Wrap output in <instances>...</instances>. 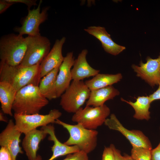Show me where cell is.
Masks as SVG:
<instances>
[{
  "instance_id": "obj_19",
  "label": "cell",
  "mask_w": 160,
  "mask_h": 160,
  "mask_svg": "<svg viewBox=\"0 0 160 160\" xmlns=\"http://www.w3.org/2000/svg\"><path fill=\"white\" fill-rule=\"evenodd\" d=\"M119 93V90L112 85L91 90L86 105L92 107L102 106L106 101L113 99Z\"/></svg>"
},
{
  "instance_id": "obj_9",
  "label": "cell",
  "mask_w": 160,
  "mask_h": 160,
  "mask_svg": "<svg viewBox=\"0 0 160 160\" xmlns=\"http://www.w3.org/2000/svg\"><path fill=\"white\" fill-rule=\"evenodd\" d=\"M42 0L40 1L37 7L32 10L28 9L27 15L22 22L21 26L15 28V30L19 34H25L32 36L41 35L39 26L47 19L48 7L44 8L41 12V6Z\"/></svg>"
},
{
  "instance_id": "obj_33",
  "label": "cell",
  "mask_w": 160,
  "mask_h": 160,
  "mask_svg": "<svg viewBox=\"0 0 160 160\" xmlns=\"http://www.w3.org/2000/svg\"><path fill=\"white\" fill-rule=\"evenodd\" d=\"M0 120L5 122H7V120L6 119L2 112L0 113Z\"/></svg>"
},
{
  "instance_id": "obj_18",
  "label": "cell",
  "mask_w": 160,
  "mask_h": 160,
  "mask_svg": "<svg viewBox=\"0 0 160 160\" xmlns=\"http://www.w3.org/2000/svg\"><path fill=\"white\" fill-rule=\"evenodd\" d=\"M22 146L29 160H36L41 141L48 134L44 130L35 129L24 134Z\"/></svg>"
},
{
  "instance_id": "obj_26",
  "label": "cell",
  "mask_w": 160,
  "mask_h": 160,
  "mask_svg": "<svg viewBox=\"0 0 160 160\" xmlns=\"http://www.w3.org/2000/svg\"><path fill=\"white\" fill-rule=\"evenodd\" d=\"M102 160H115L114 151L111 145L105 147Z\"/></svg>"
},
{
  "instance_id": "obj_10",
  "label": "cell",
  "mask_w": 160,
  "mask_h": 160,
  "mask_svg": "<svg viewBox=\"0 0 160 160\" xmlns=\"http://www.w3.org/2000/svg\"><path fill=\"white\" fill-rule=\"evenodd\" d=\"M104 124L110 129L117 131L121 133L129 141L132 147L152 149L149 139L141 131L127 129L114 114H111L110 118L107 119Z\"/></svg>"
},
{
  "instance_id": "obj_3",
  "label": "cell",
  "mask_w": 160,
  "mask_h": 160,
  "mask_svg": "<svg viewBox=\"0 0 160 160\" xmlns=\"http://www.w3.org/2000/svg\"><path fill=\"white\" fill-rule=\"evenodd\" d=\"M55 123L63 126L68 132L69 137L64 143L68 146L76 145L80 151L87 154L93 151L97 144L98 132L96 130L85 128L81 124L72 125L64 122L58 119Z\"/></svg>"
},
{
  "instance_id": "obj_17",
  "label": "cell",
  "mask_w": 160,
  "mask_h": 160,
  "mask_svg": "<svg viewBox=\"0 0 160 160\" xmlns=\"http://www.w3.org/2000/svg\"><path fill=\"white\" fill-rule=\"evenodd\" d=\"M86 49H83L75 60L73 68L71 69L72 79L73 81H82L84 79L94 76L99 73L100 70L91 67L86 59L88 53Z\"/></svg>"
},
{
  "instance_id": "obj_23",
  "label": "cell",
  "mask_w": 160,
  "mask_h": 160,
  "mask_svg": "<svg viewBox=\"0 0 160 160\" xmlns=\"http://www.w3.org/2000/svg\"><path fill=\"white\" fill-rule=\"evenodd\" d=\"M121 100L131 105L135 110L133 117L138 120H148L150 118L149 111L151 103L148 96H138L134 102L127 101L121 98Z\"/></svg>"
},
{
  "instance_id": "obj_21",
  "label": "cell",
  "mask_w": 160,
  "mask_h": 160,
  "mask_svg": "<svg viewBox=\"0 0 160 160\" xmlns=\"http://www.w3.org/2000/svg\"><path fill=\"white\" fill-rule=\"evenodd\" d=\"M17 91L9 83L0 81V102L3 112L12 116L13 102Z\"/></svg>"
},
{
  "instance_id": "obj_15",
  "label": "cell",
  "mask_w": 160,
  "mask_h": 160,
  "mask_svg": "<svg viewBox=\"0 0 160 160\" xmlns=\"http://www.w3.org/2000/svg\"><path fill=\"white\" fill-rule=\"evenodd\" d=\"M84 30L99 40L104 50L108 53L116 56L126 49L125 47L113 41L104 27L90 26L84 29Z\"/></svg>"
},
{
  "instance_id": "obj_22",
  "label": "cell",
  "mask_w": 160,
  "mask_h": 160,
  "mask_svg": "<svg viewBox=\"0 0 160 160\" xmlns=\"http://www.w3.org/2000/svg\"><path fill=\"white\" fill-rule=\"evenodd\" d=\"M122 78L120 73L115 74L98 73L92 79L86 80L85 83L92 90L111 86L120 81Z\"/></svg>"
},
{
  "instance_id": "obj_16",
  "label": "cell",
  "mask_w": 160,
  "mask_h": 160,
  "mask_svg": "<svg viewBox=\"0 0 160 160\" xmlns=\"http://www.w3.org/2000/svg\"><path fill=\"white\" fill-rule=\"evenodd\" d=\"M41 129L44 130L49 135L48 140L53 142V145L51 147L52 154L48 160H54L57 158L76 152L80 151L76 145L68 146L60 142L55 135V128L50 124L41 127ZM41 156L37 155L36 160H41Z\"/></svg>"
},
{
  "instance_id": "obj_12",
  "label": "cell",
  "mask_w": 160,
  "mask_h": 160,
  "mask_svg": "<svg viewBox=\"0 0 160 160\" xmlns=\"http://www.w3.org/2000/svg\"><path fill=\"white\" fill-rule=\"evenodd\" d=\"M22 133L16 128L12 119H10L5 129L0 134V145L7 148L9 151L12 160H16L19 153L23 152L19 145Z\"/></svg>"
},
{
  "instance_id": "obj_20",
  "label": "cell",
  "mask_w": 160,
  "mask_h": 160,
  "mask_svg": "<svg viewBox=\"0 0 160 160\" xmlns=\"http://www.w3.org/2000/svg\"><path fill=\"white\" fill-rule=\"evenodd\" d=\"M59 67L55 68L43 77L39 84V88L41 92L49 100L57 98L56 80Z\"/></svg>"
},
{
  "instance_id": "obj_28",
  "label": "cell",
  "mask_w": 160,
  "mask_h": 160,
  "mask_svg": "<svg viewBox=\"0 0 160 160\" xmlns=\"http://www.w3.org/2000/svg\"><path fill=\"white\" fill-rule=\"evenodd\" d=\"M8 2L14 4L16 3H24L28 6V9L33 6L37 5L36 0H6Z\"/></svg>"
},
{
  "instance_id": "obj_8",
  "label": "cell",
  "mask_w": 160,
  "mask_h": 160,
  "mask_svg": "<svg viewBox=\"0 0 160 160\" xmlns=\"http://www.w3.org/2000/svg\"><path fill=\"white\" fill-rule=\"evenodd\" d=\"M62 114L58 110L54 109L46 115L39 113L27 115L15 113L13 116L17 128L22 133L25 134L38 127L54 123L55 121Z\"/></svg>"
},
{
  "instance_id": "obj_4",
  "label": "cell",
  "mask_w": 160,
  "mask_h": 160,
  "mask_svg": "<svg viewBox=\"0 0 160 160\" xmlns=\"http://www.w3.org/2000/svg\"><path fill=\"white\" fill-rule=\"evenodd\" d=\"M27 49L25 38L11 33L2 36L0 40V62L16 66L21 63Z\"/></svg>"
},
{
  "instance_id": "obj_27",
  "label": "cell",
  "mask_w": 160,
  "mask_h": 160,
  "mask_svg": "<svg viewBox=\"0 0 160 160\" xmlns=\"http://www.w3.org/2000/svg\"><path fill=\"white\" fill-rule=\"evenodd\" d=\"M0 160H12L9 151L6 147L1 146L0 148Z\"/></svg>"
},
{
  "instance_id": "obj_7",
  "label": "cell",
  "mask_w": 160,
  "mask_h": 160,
  "mask_svg": "<svg viewBox=\"0 0 160 160\" xmlns=\"http://www.w3.org/2000/svg\"><path fill=\"white\" fill-rule=\"evenodd\" d=\"M27 49L19 65L29 67L40 63L50 51L51 43L47 37L41 35L25 38Z\"/></svg>"
},
{
  "instance_id": "obj_29",
  "label": "cell",
  "mask_w": 160,
  "mask_h": 160,
  "mask_svg": "<svg viewBox=\"0 0 160 160\" xmlns=\"http://www.w3.org/2000/svg\"><path fill=\"white\" fill-rule=\"evenodd\" d=\"M114 153L115 160H127V155L123 156L120 150L117 149L113 144L110 145Z\"/></svg>"
},
{
  "instance_id": "obj_34",
  "label": "cell",
  "mask_w": 160,
  "mask_h": 160,
  "mask_svg": "<svg viewBox=\"0 0 160 160\" xmlns=\"http://www.w3.org/2000/svg\"><path fill=\"white\" fill-rule=\"evenodd\" d=\"M127 160H133L132 159L131 157V156H129L127 155Z\"/></svg>"
},
{
  "instance_id": "obj_24",
  "label": "cell",
  "mask_w": 160,
  "mask_h": 160,
  "mask_svg": "<svg viewBox=\"0 0 160 160\" xmlns=\"http://www.w3.org/2000/svg\"><path fill=\"white\" fill-rule=\"evenodd\" d=\"M151 150L144 148L132 147L131 156L133 160H151Z\"/></svg>"
},
{
  "instance_id": "obj_6",
  "label": "cell",
  "mask_w": 160,
  "mask_h": 160,
  "mask_svg": "<svg viewBox=\"0 0 160 160\" xmlns=\"http://www.w3.org/2000/svg\"><path fill=\"white\" fill-rule=\"evenodd\" d=\"M110 113V108L105 104L98 107L86 105L74 113L71 120L86 128L96 130L104 124Z\"/></svg>"
},
{
  "instance_id": "obj_13",
  "label": "cell",
  "mask_w": 160,
  "mask_h": 160,
  "mask_svg": "<svg viewBox=\"0 0 160 160\" xmlns=\"http://www.w3.org/2000/svg\"><path fill=\"white\" fill-rule=\"evenodd\" d=\"M66 40L63 37L57 39L48 54L42 61L40 65V78L41 79L50 71L59 67L63 61L62 49Z\"/></svg>"
},
{
  "instance_id": "obj_5",
  "label": "cell",
  "mask_w": 160,
  "mask_h": 160,
  "mask_svg": "<svg viewBox=\"0 0 160 160\" xmlns=\"http://www.w3.org/2000/svg\"><path fill=\"white\" fill-rule=\"evenodd\" d=\"M91 90L83 81L73 80L61 96L60 105L68 113H75L89 97Z\"/></svg>"
},
{
  "instance_id": "obj_30",
  "label": "cell",
  "mask_w": 160,
  "mask_h": 160,
  "mask_svg": "<svg viewBox=\"0 0 160 160\" xmlns=\"http://www.w3.org/2000/svg\"><path fill=\"white\" fill-rule=\"evenodd\" d=\"M151 154V160H160V141L157 147L152 149Z\"/></svg>"
},
{
  "instance_id": "obj_1",
  "label": "cell",
  "mask_w": 160,
  "mask_h": 160,
  "mask_svg": "<svg viewBox=\"0 0 160 160\" xmlns=\"http://www.w3.org/2000/svg\"><path fill=\"white\" fill-rule=\"evenodd\" d=\"M22 67L0 63V81L8 83L17 91L30 84L38 86L40 81V65Z\"/></svg>"
},
{
  "instance_id": "obj_14",
  "label": "cell",
  "mask_w": 160,
  "mask_h": 160,
  "mask_svg": "<svg viewBox=\"0 0 160 160\" xmlns=\"http://www.w3.org/2000/svg\"><path fill=\"white\" fill-rule=\"evenodd\" d=\"M73 52L68 53L59 68L56 80L57 97H59L69 87L72 80L71 68L75 61Z\"/></svg>"
},
{
  "instance_id": "obj_32",
  "label": "cell",
  "mask_w": 160,
  "mask_h": 160,
  "mask_svg": "<svg viewBox=\"0 0 160 160\" xmlns=\"http://www.w3.org/2000/svg\"><path fill=\"white\" fill-rule=\"evenodd\" d=\"M151 103L158 100H160V84L157 89L149 96Z\"/></svg>"
},
{
  "instance_id": "obj_31",
  "label": "cell",
  "mask_w": 160,
  "mask_h": 160,
  "mask_svg": "<svg viewBox=\"0 0 160 160\" xmlns=\"http://www.w3.org/2000/svg\"><path fill=\"white\" fill-rule=\"evenodd\" d=\"M14 3L7 1L6 0H0V14L5 12L9 7Z\"/></svg>"
},
{
  "instance_id": "obj_11",
  "label": "cell",
  "mask_w": 160,
  "mask_h": 160,
  "mask_svg": "<svg viewBox=\"0 0 160 160\" xmlns=\"http://www.w3.org/2000/svg\"><path fill=\"white\" fill-rule=\"evenodd\" d=\"M146 62H140L139 66L133 64L132 68L137 76L144 80L152 87L160 84V53L158 58L152 59L148 56Z\"/></svg>"
},
{
  "instance_id": "obj_2",
  "label": "cell",
  "mask_w": 160,
  "mask_h": 160,
  "mask_svg": "<svg viewBox=\"0 0 160 160\" xmlns=\"http://www.w3.org/2000/svg\"><path fill=\"white\" fill-rule=\"evenodd\" d=\"M49 103L41 92L38 86L30 84L18 90L12 109L15 113L27 115L39 113Z\"/></svg>"
},
{
  "instance_id": "obj_25",
  "label": "cell",
  "mask_w": 160,
  "mask_h": 160,
  "mask_svg": "<svg viewBox=\"0 0 160 160\" xmlns=\"http://www.w3.org/2000/svg\"><path fill=\"white\" fill-rule=\"evenodd\" d=\"M87 154L82 151H79L67 155L62 160H89Z\"/></svg>"
}]
</instances>
